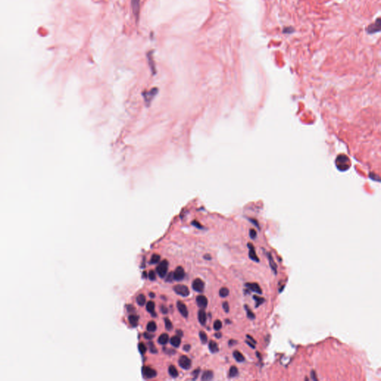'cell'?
<instances>
[{
	"instance_id": "1",
	"label": "cell",
	"mask_w": 381,
	"mask_h": 381,
	"mask_svg": "<svg viewBox=\"0 0 381 381\" xmlns=\"http://www.w3.org/2000/svg\"><path fill=\"white\" fill-rule=\"evenodd\" d=\"M168 268V262L167 260H164L160 262L156 267V272L160 278H164L166 275Z\"/></svg>"
},
{
	"instance_id": "2",
	"label": "cell",
	"mask_w": 381,
	"mask_h": 381,
	"mask_svg": "<svg viewBox=\"0 0 381 381\" xmlns=\"http://www.w3.org/2000/svg\"><path fill=\"white\" fill-rule=\"evenodd\" d=\"M174 290L178 295L182 296H188L190 294L188 287L184 284H177L174 287Z\"/></svg>"
},
{
	"instance_id": "3",
	"label": "cell",
	"mask_w": 381,
	"mask_h": 381,
	"mask_svg": "<svg viewBox=\"0 0 381 381\" xmlns=\"http://www.w3.org/2000/svg\"><path fill=\"white\" fill-rule=\"evenodd\" d=\"M179 365L183 369H189L191 366V360L187 356L183 355L179 359Z\"/></svg>"
},
{
	"instance_id": "4",
	"label": "cell",
	"mask_w": 381,
	"mask_h": 381,
	"mask_svg": "<svg viewBox=\"0 0 381 381\" xmlns=\"http://www.w3.org/2000/svg\"><path fill=\"white\" fill-rule=\"evenodd\" d=\"M142 374L144 378L151 379L156 376V371L148 366H144L142 368Z\"/></svg>"
},
{
	"instance_id": "5",
	"label": "cell",
	"mask_w": 381,
	"mask_h": 381,
	"mask_svg": "<svg viewBox=\"0 0 381 381\" xmlns=\"http://www.w3.org/2000/svg\"><path fill=\"white\" fill-rule=\"evenodd\" d=\"M205 284L200 278H196L192 283V288L195 291L201 293L204 290Z\"/></svg>"
},
{
	"instance_id": "6",
	"label": "cell",
	"mask_w": 381,
	"mask_h": 381,
	"mask_svg": "<svg viewBox=\"0 0 381 381\" xmlns=\"http://www.w3.org/2000/svg\"><path fill=\"white\" fill-rule=\"evenodd\" d=\"M380 18H378V19H377V21H376L375 22H374V23H372L371 25H370L368 26V28H367V31H368V33L374 34V33H375V32L379 31H380Z\"/></svg>"
},
{
	"instance_id": "7",
	"label": "cell",
	"mask_w": 381,
	"mask_h": 381,
	"mask_svg": "<svg viewBox=\"0 0 381 381\" xmlns=\"http://www.w3.org/2000/svg\"><path fill=\"white\" fill-rule=\"evenodd\" d=\"M244 286L247 287L249 291H252V292L258 294H262L261 288L257 283H246Z\"/></svg>"
},
{
	"instance_id": "8",
	"label": "cell",
	"mask_w": 381,
	"mask_h": 381,
	"mask_svg": "<svg viewBox=\"0 0 381 381\" xmlns=\"http://www.w3.org/2000/svg\"><path fill=\"white\" fill-rule=\"evenodd\" d=\"M185 277V271L182 266H178L175 269L174 272V280L176 281H181Z\"/></svg>"
},
{
	"instance_id": "9",
	"label": "cell",
	"mask_w": 381,
	"mask_h": 381,
	"mask_svg": "<svg viewBox=\"0 0 381 381\" xmlns=\"http://www.w3.org/2000/svg\"><path fill=\"white\" fill-rule=\"evenodd\" d=\"M248 248H249V257L251 260H254L255 262H259V258L257 256V254H256L255 250H254V246L252 245V243H248L247 244Z\"/></svg>"
},
{
	"instance_id": "10",
	"label": "cell",
	"mask_w": 381,
	"mask_h": 381,
	"mask_svg": "<svg viewBox=\"0 0 381 381\" xmlns=\"http://www.w3.org/2000/svg\"><path fill=\"white\" fill-rule=\"evenodd\" d=\"M196 301H197V305H198V307L201 308V309H205V308L207 307L208 299L207 298L204 296L203 295L198 296L197 297Z\"/></svg>"
},
{
	"instance_id": "11",
	"label": "cell",
	"mask_w": 381,
	"mask_h": 381,
	"mask_svg": "<svg viewBox=\"0 0 381 381\" xmlns=\"http://www.w3.org/2000/svg\"><path fill=\"white\" fill-rule=\"evenodd\" d=\"M131 4H132V10H133L135 19H138L140 10V0H131Z\"/></svg>"
},
{
	"instance_id": "12",
	"label": "cell",
	"mask_w": 381,
	"mask_h": 381,
	"mask_svg": "<svg viewBox=\"0 0 381 381\" xmlns=\"http://www.w3.org/2000/svg\"><path fill=\"white\" fill-rule=\"evenodd\" d=\"M177 308L179 310V312L182 314V316H183L184 317L187 318L188 316H189V311H188V308L186 307V305L183 303V302H177Z\"/></svg>"
},
{
	"instance_id": "13",
	"label": "cell",
	"mask_w": 381,
	"mask_h": 381,
	"mask_svg": "<svg viewBox=\"0 0 381 381\" xmlns=\"http://www.w3.org/2000/svg\"><path fill=\"white\" fill-rule=\"evenodd\" d=\"M206 319H207V316H206V314L204 310H200L198 311V320L202 325H206Z\"/></svg>"
},
{
	"instance_id": "14",
	"label": "cell",
	"mask_w": 381,
	"mask_h": 381,
	"mask_svg": "<svg viewBox=\"0 0 381 381\" xmlns=\"http://www.w3.org/2000/svg\"><path fill=\"white\" fill-rule=\"evenodd\" d=\"M266 254H267L268 259H269V266H270V267H271V269H272V272H273L275 274H276V273H277V265H276L275 262L274 261L273 257H272V254L269 253V252H267V253H266Z\"/></svg>"
},
{
	"instance_id": "15",
	"label": "cell",
	"mask_w": 381,
	"mask_h": 381,
	"mask_svg": "<svg viewBox=\"0 0 381 381\" xmlns=\"http://www.w3.org/2000/svg\"><path fill=\"white\" fill-rule=\"evenodd\" d=\"M146 308H147V311H148L153 317H156L155 311H154V310H155V304H154L153 302L149 301L147 303V305H146Z\"/></svg>"
},
{
	"instance_id": "16",
	"label": "cell",
	"mask_w": 381,
	"mask_h": 381,
	"mask_svg": "<svg viewBox=\"0 0 381 381\" xmlns=\"http://www.w3.org/2000/svg\"><path fill=\"white\" fill-rule=\"evenodd\" d=\"M213 377H214V374H213V371H204V373L203 374L201 377V380H204V381H207V380H211L213 379Z\"/></svg>"
},
{
	"instance_id": "17",
	"label": "cell",
	"mask_w": 381,
	"mask_h": 381,
	"mask_svg": "<svg viewBox=\"0 0 381 381\" xmlns=\"http://www.w3.org/2000/svg\"><path fill=\"white\" fill-rule=\"evenodd\" d=\"M233 357L235 359V360L238 362H243L245 360V358L243 354L239 351H237V350L233 352Z\"/></svg>"
},
{
	"instance_id": "18",
	"label": "cell",
	"mask_w": 381,
	"mask_h": 381,
	"mask_svg": "<svg viewBox=\"0 0 381 381\" xmlns=\"http://www.w3.org/2000/svg\"><path fill=\"white\" fill-rule=\"evenodd\" d=\"M209 348L210 350V351L212 353H217L219 351V347L218 345L216 342L214 341H210L209 343Z\"/></svg>"
},
{
	"instance_id": "19",
	"label": "cell",
	"mask_w": 381,
	"mask_h": 381,
	"mask_svg": "<svg viewBox=\"0 0 381 381\" xmlns=\"http://www.w3.org/2000/svg\"><path fill=\"white\" fill-rule=\"evenodd\" d=\"M170 342H171V344L174 347H179L180 346V343H181V339H180V337L179 336H174V337H172L170 339Z\"/></svg>"
},
{
	"instance_id": "20",
	"label": "cell",
	"mask_w": 381,
	"mask_h": 381,
	"mask_svg": "<svg viewBox=\"0 0 381 381\" xmlns=\"http://www.w3.org/2000/svg\"><path fill=\"white\" fill-rule=\"evenodd\" d=\"M169 341V337L167 334H162L159 336L158 339L159 343L161 345H166Z\"/></svg>"
},
{
	"instance_id": "21",
	"label": "cell",
	"mask_w": 381,
	"mask_h": 381,
	"mask_svg": "<svg viewBox=\"0 0 381 381\" xmlns=\"http://www.w3.org/2000/svg\"><path fill=\"white\" fill-rule=\"evenodd\" d=\"M138 319H139V318H138V316L133 315V314H132V315H130L129 317V323H130V325L133 327H135L138 325Z\"/></svg>"
},
{
	"instance_id": "22",
	"label": "cell",
	"mask_w": 381,
	"mask_h": 381,
	"mask_svg": "<svg viewBox=\"0 0 381 381\" xmlns=\"http://www.w3.org/2000/svg\"><path fill=\"white\" fill-rule=\"evenodd\" d=\"M168 372L170 375L172 377H174V378H176L179 375L178 371H177V368L174 365H170L168 368Z\"/></svg>"
},
{
	"instance_id": "23",
	"label": "cell",
	"mask_w": 381,
	"mask_h": 381,
	"mask_svg": "<svg viewBox=\"0 0 381 381\" xmlns=\"http://www.w3.org/2000/svg\"><path fill=\"white\" fill-rule=\"evenodd\" d=\"M238 374H239V371L237 367L234 366V365H232V366L230 368V369H229V377H235L238 375Z\"/></svg>"
},
{
	"instance_id": "24",
	"label": "cell",
	"mask_w": 381,
	"mask_h": 381,
	"mask_svg": "<svg viewBox=\"0 0 381 381\" xmlns=\"http://www.w3.org/2000/svg\"><path fill=\"white\" fill-rule=\"evenodd\" d=\"M244 308H245V310H246V311L247 317L249 318V319H251V320H253V319H255V315H254V313L252 312V310H251L250 308H249V306H248V305H244Z\"/></svg>"
},
{
	"instance_id": "25",
	"label": "cell",
	"mask_w": 381,
	"mask_h": 381,
	"mask_svg": "<svg viewBox=\"0 0 381 381\" xmlns=\"http://www.w3.org/2000/svg\"><path fill=\"white\" fill-rule=\"evenodd\" d=\"M156 324L153 322V321H150L147 323V330L149 331V332H154V331L156 330Z\"/></svg>"
},
{
	"instance_id": "26",
	"label": "cell",
	"mask_w": 381,
	"mask_h": 381,
	"mask_svg": "<svg viewBox=\"0 0 381 381\" xmlns=\"http://www.w3.org/2000/svg\"><path fill=\"white\" fill-rule=\"evenodd\" d=\"M253 299L256 302V305H255V308H258L260 305L263 303L265 302V299L264 298H261V297H259L257 296H253Z\"/></svg>"
},
{
	"instance_id": "27",
	"label": "cell",
	"mask_w": 381,
	"mask_h": 381,
	"mask_svg": "<svg viewBox=\"0 0 381 381\" xmlns=\"http://www.w3.org/2000/svg\"><path fill=\"white\" fill-rule=\"evenodd\" d=\"M136 302L138 305H141V306L144 305L146 302V298L144 296V295H143V294L138 295L136 298Z\"/></svg>"
},
{
	"instance_id": "28",
	"label": "cell",
	"mask_w": 381,
	"mask_h": 381,
	"mask_svg": "<svg viewBox=\"0 0 381 381\" xmlns=\"http://www.w3.org/2000/svg\"><path fill=\"white\" fill-rule=\"evenodd\" d=\"M229 294V289L226 287H222L221 289L220 290V291H219V295H220V296L222 298H225L228 296Z\"/></svg>"
},
{
	"instance_id": "29",
	"label": "cell",
	"mask_w": 381,
	"mask_h": 381,
	"mask_svg": "<svg viewBox=\"0 0 381 381\" xmlns=\"http://www.w3.org/2000/svg\"><path fill=\"white\" fill-rule=\"evenodd\" d=\"M160 260V255L158 254H153L151 256V258L150 260V263H157Z\"/></svg>"
},
{
	"instance_id": "30",
	"label": "cell",
	"mask_w": 381,
	"mask_h": 381,
	"mask_svg": "<svg viewBox=\"0 0 381 381\" xmlns=\"http://www.w3.org/2000/svg\"><path fill=\"white\" fill-rule=\"evenodd\" d=\"M199 335H200V339H201L202 343L206 344L208 341V337L207 335H206V333H205L204 331H200Z\"/></svg>"
},
{
	"instance_id": "31",
	"label": "cell",
	"mask_w": 381,
	"mask_h": 381,
	"mask_svg": "<svg viewBox=\"0 0 381 381\" xmlns=\"http://www.w3.org/2000/svg\"><path fill=\"white\" fill-rule=\"evenodd\" d=\"M138 351H139V352L141 353V354H144V353L146 352V351H147V347H146V345H144L143 342H140V343H138Z\"/></svg>"
},
{
	"instance_id": "32",
	"label": "cell",
	"mask_w": 381,
	"mask_h": 381,
	"mask_svg": "<svg viewBox=\"0 0 381 381\" xmlns=\"http://www.w3.org/2000/svg\"><path fill=\"white\" fill-rule=\"evenodd\" d=\"M165 321V328L168 331H171V330L173 329V325H172V322H171L169 319L168 318H165L164 319Z\"/></svg>"
},
{
	"instance_id": "33",
	"label": "cell",
	"mask_w": 381,
	"mask_h": 381,
	"mask_svg": "<svg viewBox=\"0 0 381 381\" xmlns=\"http://www.w3.org/2000/svg\"><path fill=\"white\" fill-rule=\"evenodd\" d=\"M222 328V322L220 320H216L214 323V329L216 331H219Z\"/></svg>"
},
{
	"instance_id": "34",
	"label": "cell",
	"mask_w": 381,
	"mask_h": 381,
	"mask_svg": "<svg viewBox=\"0 0 381 381\" xmlns=\"http://www.w3.org/2000/svg\"><path fill=\"white\" fill-rule=\"evenodd\" d=\"M148 345H149V348H150V351L151 353H153V354H156L157 352V349L155 347L154 344L153 342H148Z\"/></svg>"
},
{
	"instance_id": "35",
	"label": "cell",
	"mask_w": 381,
	"mask_h": 381,
	"mask_svg": "<svg viewBox=\"0 0 381 381\" xmlns=\"http://www.w3.org/2000/svg\"><path fill=\"white\" fill-rule=\"evenodd\" d=\"M249 237L252 239H253V240L257 237V232H256V231L254 229H252L249 230Z\"/></svg>"
},
{
	"instance_id": "36",
	"label": "cell",
	"mask_w": 381,
	"mask_h": 381,
	"mask_svg": "<svg viewBox=\"0 0 381 381\" xmlns=\"http://www.w3.org/2000/svg\"><path fill=\"white\" fill-rule=\"evenodd\" d=\"M148 278H150V280H151V281L155 280L156 278V277L155 272H154V271H153V270L150 271L149 273H148Z\"/></svg>"
},
{
	"instance_id": "37",
	"label": "cell",
	"mask_w": 381,
	"mask_h": 381,
	"mask_svg": "<svg viewBox=\"0 0 381 381\" xmlns=\"http://www.w3.org/2000/svg\"><path fill=\"white\" fill-rule=\"evenodd\" d=\"M223 308L224 310V311L226 313H229V303L227 302H224L223 303Z\"/></svg>"
},
{
	"instance_id": "38",
	"label": "cell",
	"mask_w": 381,
	"mask_h": 381,
	"mask_svg": "<svg viewBox=\"0 0 381 381\" xmlns=\"http://www.w3.org/2000/svg\"><path fill=\"white\" fill-rule=\"evenodd\" d=\"M311 379H312V380H315V381L318 380V378H317V373H316V371H314V370H313V371H311Z\"/></svg>"
},
{
	"instance_id": "39",
	"label": "cell",
	"mask_w": 381,
	"mask_h": 381,
	"mask_svg": "<svg viewBox=\"0 0 381 381\" xmlns=\"http://www.w3.org/2000/svg\"><path fill=\"white\" fill-rule=\"evenodd\" d=\"M154 335H153L152 334H149V333H144V337L147 339H152L153 338Z\"/></svg>"
},
{
	"instance_id": "40",
	"label": "cell",
	"mask_w": 381,
	"mask_h": 381,
	"mask_svg": "<svg viewBox=\"0 0 381 381\" xmlns=\"http://www.w3.org/2000/svg\"><path fill=\"white\" fill-rule=\"evenodd\" d=\"M173 280H174V272H171V273L168 275V277H167V278H166V281H172Z\"/></svg>"
},
{
	"instance_id": "41",
	"label": "cell",
	"mask_w": 381,
	"mask_h": 381,
	"mask_svg": "<svg viewBox=\"0 0 381 381\" xmlns=\"http://www.w3.org/2000/svg\"><path fill=\"white\" fill-rule=\"evenodd\" d=\"M160 310H161V312L162 313V314H167L168 311V308H166L165 306H164V305H162L161 308H160Z\"/></svg>"
},
{
	"instance_id": "42",
	"label": "cell",
	"mask_w": 381,
	"mask_h": 381,
	"mask_svg": "<svg viewBox=\"0 0 381 381\" xmlns=\"http://www.w3.org/2000/svg\"><path fill=\"white\" fill-rule=\"evenodd\" d=\"M200 368H197V369H196L195 371H194V372H193V374L194 375V379H196L197 377H198L199 374H200Z\"/></svg>"
},
{
	"instance_id": "43",
	"label": "cell",
	"mask_w": 381,
	"mask_h": 381,
	"mask_svg": "<svg viewBox=\"0 0 381 381\" xmlns=\"http://www.w3.org/2000/svg\"><path fill=\"white\" fill-rule=\"evenodd\" d=\"M246 337H247L248 340H249V341H251V342H252V343H253L254 345H255V344H257V342H256V341L254 340V339L253 338H252V337H251V336L247 335V336H246Z\"/></svg>"
},
{
	"instance_id": "44",
	"label": "cell",
	"mask_w": 381,
	"mask_h": 381,
	"mask_svg": "<svg viewBox=\"0 0 381 381\" xmlns=\"http://www.w3.org/2000/svg\"><path fill=\"white\" fill-rule=\"evenodd\" d=\"M183 349H184L186 351H189V350L191 349V345H185L184 347H183Z\"/></svg>"
},
{
	"instance_id": "45",
	"label": "cell",
	"mask_w": 381,
	"mask_h": 381,
	"mask_svg": "<svg viewBox=\"0 0 381 381\" xmlns=\"http://www.w3.org/2000/svg\"><path fill=\"white\" fill-rule=\"evenodd\" d=\"M237 341H236V340H234V339H231V340L229 341V345H230V346H232V345H235V344H237Z\"/></svg>"
},
{
	"instance_id": "46",
	"label": "cell",
	"mask_w": 381,
	"mask_h": 381,
	"mask_svg": "<svg viewBox=\"0 0 381 381\" xmlns=\"http://www.w3.org/2000/svg\"><path fill=\"white\" fill-rule=\"evenodd\" d=\"M135 311V308H134L132 305H129V306L127 307V311H129V312H132V311Z\"/></svg>"
},
{
	"instance_id": "47",
	"label": "cell",
	"mask_w": 381,
	"mask_h": 381,
	"mask_svg": "<svg viewBox=\"0 0 381 381\" xmlns=\"http://www.w3.org/2000/svg\"><path fill=\"white\" fill-rule=\"evenodd\" d=\"M246 344H248V345H249V346H250L251 348H255V346H254V344H252V342H249V340H246Z\"/></svg>"
},
{
	"instance_id": "48",
	"label": "cell",
	"mask_w": 381,
	"mask_h": 381,
	"mask_svg": "<svg viewBox=\"0 0 381 381\" xmlns=\"http://www.w3.org/2000/svg\"><path fill=\"white\" fill-rule=\"evenodd\" d=\"M177 336H179L180 337H183V332L182 331H180V330H177Z\"/></svg>"
},
{
	"instance_id": "49",
	"label": "cell",
	"mask_w": 381,
	"mask_h": 381,
	"mask_svg": "<svg viewBox=\"0 0 381 381\" xmlns=\"http://www.w3.org/2000/svg\"><path fill=\"white\" fill-rule=\"evenodd\" d=\"M204 258L205 259H207V260H211V259H212V257H211L210 254H205V255H204Z\"/></svg>"
},
{
	"instance_id": "50",
	"label": "cell",
	"mask_w": 381,
	"mask_h": 381,
	"mask_svg": "<svg viewBox=\"0 0 381 381\" xmlns=\"http://www.w3.org/2000/svg\"><path fill=\"white\" fill-rule=\"evenodd\" d=\"M214 336H215L216 338H218L219 339V338H220V337H222V334H221V333H216V334H214Z\"/></svg>"
},
{
	"instance_id": "51",
	"label": "cell",
	"mask_w": 381,
	"mask_h": 381,
	"mask_svg": "<svg viewBox=\"0 0 381 381\" xmlns=\"http://www.w3.org/2000/svg\"><path fill=\"white\" fill-rule=\"evenodd\" d=\"M149 296H150V297H152V298H154V296H155V294H154V293H150V294H149Z\"/></svg>"
},
{
	"instance_id": "52",
	"label": "cell",
	"mask_w": 381,
	"mask_h": 381,
	"mask_svg": "<svg viewBox=\"0 0 381 381\" xmlns=\"http://www.w3.org/2000/svg\"><path fill=\"white\" fill-rule=\"evenodd\" d=\"M143 274H144V276H147V272H143Z\"/></svg>"
}]
</instances>
